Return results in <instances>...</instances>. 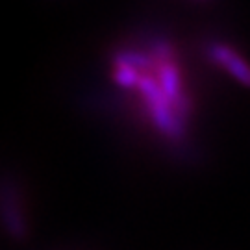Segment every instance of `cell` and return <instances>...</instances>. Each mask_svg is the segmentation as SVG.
I'll return each instance as SVG.
<instances>
[{
  "mask_svg": "<svg viewBox=\"0 0 250 250\" xmlns=\"http://www.w3.org/2000/svg\"><path fill=\"white\" fill-rule=\"evenodd\" d=\"M137 89L148 104L154 125L158 126L163 134L170 135V137H180L184 134V125L176 115L172 102L165 97V93L160 87L156 78H152L148 74H141Z\"/></svg>",
  "mask_w": 250,
  "mask_h": 250,
  "instance_id": "1",
  "label": "cell"
},
{
  "mask_svg": "<svg viewBox=\"0 0 250 250\" xmlns=\"http://www.w3.org/2000/svg\"><path fill=\"white\" fill-rule=\"evenodd\" d=\"M209 58H211V62L226 69L237 82H241L243 85L250 87V65L239 54L233 52L230 46L221 45V43L209 45Z\"/></svg>",
  "mask_w": 250,
  "mask_h": 250,
  "instance_id": "2",
  "label": "cell"
},
{
  "mask_svg": "<svg viewBox=\"0 0 250 250\" xmlns=\"http://www.w3.org/2000/svg\"><path fill=\"white\" fill-rule=\"evenodd\" d=\"M158 62V83L160 87L163 89L165 97L172 102V106H176L184 95H182V85H180V72L176 63L172 60H156Z\"/></svg>",
  "mask_w": 250,
  "mask_h": 250,
  "instance_id": "3",
  "label": "cell"
},
{
  "mask_svg": "<svg viewBox=\"0 0 250 250\" xmlns=\"http://www.w3.org/2000/svg\"><path fill=\"white\" fill-rule=\"evenodd\" d=\"M113 78L121 87H137L139 80H141V72L134 69L132 65H126V63H115V71H113Z\"/></svg>",
  "mask_w": 250,
  "mask_h": 250,
  "instance_id": "4",
  "label": "cell"
}]
</instances>
